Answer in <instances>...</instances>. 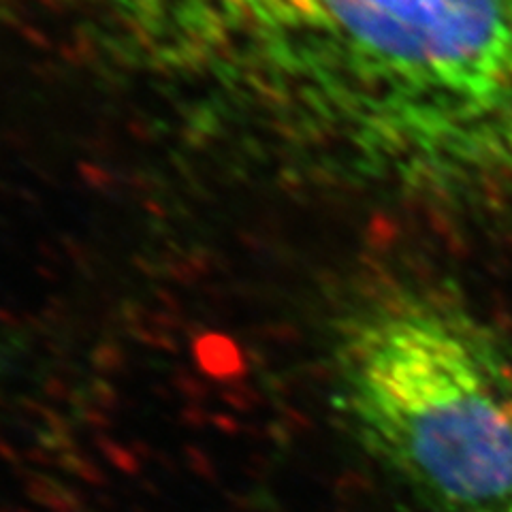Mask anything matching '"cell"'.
I'll return each instance as SVG.
<instances>
[{
  "instance_id": "3957f363",
  "label": "cell",
  "mask_w": 512,
  "mask_h": 512,
  "mask_svg": "<svg viewBox=\"0 0 512 512\" xmlns=\"http://www.w3.org/2000/svg\"><path fill=\"white\" fill-rule=\"evenodd\" d=\"M3 363H5V352H3V346H0V370H3Z\"/></svg>"
},
{
  "instance_id": "7a4b0ae2",
  "label": "cell",
  "mask_w": 512,
  "mask_h": 512,
  "mask_svg": "<svg viewBox=\"0 0 512 512\" xmlns=\"http://www.w3.org/2000/svg\"><path fill=\"white\" fill-rule=\"evenodd\" d=\"M331 402L427 512H512V344L444 284L391 278L329 335Z\"/></svg>"
},
{
  "instance_id": "6da1fadb",
  "label": "cell",
  "mask_w": 512,
  "mask_h": 512,
  "mask_svg": "<svg viewBox=\"0 0 512 512\" xmlns=\"http://www.w3.org/2000/svg\"><path fill=\"white\" fill-rule=\"evenodd\" d=\"M205 128L335 188L512 222V0H111Z\"/></svg>"
}]
</instances>
